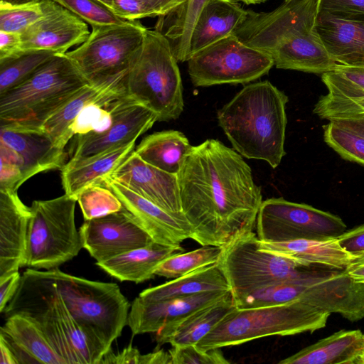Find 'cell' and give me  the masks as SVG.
<instances>
[{"instance_id": "6da1fadb", "label": "cell", "mask_w": 364, "mask_h": 364, "mask_svg": "<svg viewBox=\"0 0 364 364\" xmlns=\"http://www.w3.org/2000/svg\"><path fill=\"white\" fill-rule=\"evenodd\" d=\"M178 180L192 240L223 247L253 231L263 201L261 188L234 149L213 139L193 146Z\"/></svg>"}, {"instance_id": "7a4b0ae2", "label": "cell", "mask_w": 364, "mask_h": 364, "mask_svg": "<svg viewBox=\"0 0 364 364\" xmlns=\"http://www.w3.org/2000/svg\"><path fill=\"white\" fill-rule=\"evenodd\" d=\"M318 0H290L268 12L247 10L233 35L268 54L278 69L311 73L333 71L337 63L316 29Z\"/></svg>"}, {"instance_id": "3957f363", "label": "cell", "mask_w": 364, "mask_h": 364, "mask_svg": "<svg viewBox=\"0 0 364 364\" xmlns=\"http://www.w3.org/2000/svg\"><path fill=\"white\" fill-rule=\"evenodd\" d=\"M287 95L264 80L245 85L217 113L232 148L276 168L286 154Z\"/></svg>"}, {"instance_id": "277c9868", "label": "cell", "mask_w": 364, "mask_h": 364, "mask_svg": "<svg viewBox=\"0 0 364 364\" xmlns=\"http://www.w3.org/2000/svg\"><path fill=\"white\" fill-rule=\"evenodd\" d=\"M45 272L85 334L95 364H100L127 324L129 301L115 283L73 276L58 267Z\"/></svg>"}, {"instance_id": "5b68a950", "label": "cell", "mask_w": 364, "mask_h": 364, "mask_svg": "<svg viewBox=\"0 0 364 364\" xmlns=\"http://www.w3.org/2000/svg\"><path fill=\"white\" fill-rule=\"evenodd\" d=\"M90 83L65 54H55L31 77L0 95V128L41 130L46 121Z\"/></svg>"}, {"instance_id": "8992f818", "label": "cell", "mask_w": 364, "mask_h": 364, "mask_svg": "<svg viewBox=\"0 0 364 364\" xmlns=\"http://www.w3.org/2000/svg\"><path fill=\"white\" fill-rule=\"evenodd\" d=\"M250 308L300 301L354 322L364 318V284L345 269L312 267L302 275L256 289L246 296Z\"/></svg>"}, {"instance_id": "52a82bcc", "label": "cell", "mask_w": 364, "mask_h": 364, "mask_svg": "<svg viewBox=\"0 0 364 364\" xmlns=\"http://www.w3.org/2000/svg\"><path fill=\"white\" fill-rule=\"evenodd\" d=\"M178 62L167 38L146 28L126 74L125 90L129 97L152 110L159 122L176 119L183 111Z\"/></svg>"}, {"instance_id": "ba28073f", "label": "cell", "mask_w": 364, "mask_h": 364, "mask_svg": "<svg viewBox=\"0 0 364 364\" xmlns=\"http://www.w3.org/2000/svg\"><path fill=\"white\" fill-rule=\"evenodd\" d=\"M330 314L300 301L236 309L196 346L207 350L272 336L313 333L326 326Z\"/></svg>"}, {"instance_id": "9c48e42d", "label": "cell", "mask_w": 364, "mask_h": 364, "mask_svg": "<svg viewBox=\"0 0 364 364\" xmlns=\"http://www.w3.org/2000/svg\"><path fill=\"white\" fill-rule=\"evenodd\" d=\"M76 202L65 193L33 201L23 266L50 270L79 254L83 246L75 225Z\"/></svg>"}, {"instance_id": "30bf717a", "label": "cell", "mask_w": 364, "mask_h": 364, "mask_svg": "<svg viewBox=\"0 0 364 364\" xmlns=\"http://www.w3.org/2000/svg\"><path fill=\"white\" fill-rule=\"evenodd\" d=\"M146 28L139 20L92 26L87 39L65 54L90 84L103 82L127 72Z\"/></svg>"}, {"instance_id": "8fae6325", "label": "cell", "mask_w": 364, "mask_h": 364, "mask_svg": "<svg viewBox=\"0 0 364 364\" xmlns=\"http://www.w3.org/2000/svg\"><path fill=\"white\" fill-rule=\"evenodd\" d=\"M259 241L252 231L223 247L218 264L234 300L263 287L299 277L312 267L263 251Z\"/></svg>"}, {"instance_id": "7c38bea8", "label": "cell", "mask_w": 364, "mask_h": 364, "mask_svg": "<svg viewBox=\"0 0 364 364\" xmlns=\"http://www.w3.org/2000/svg\"><path fill=\"white\" fill-rule=\"evenodd\" d=\"M186 62L195 87L249 83L274 66L268 54L245 45L233 34L200 50Z\"/></svg>"}, {"instance_id": "4fadbf2b", "label": "cell", "mask_w": 364, "mask_h": 364, "mask_svg": "<svg viewBox=\"0 0 364 364\" xmlns=\"http://www.w3.org/2000/svg\"><path fill=\"white\" fill-rule=\"evenodd\" d=\"M255 228L259 240L269 242L338 237L346 230V224L338 216L283 198L262 201Z\"/></svg>"}, {"instance_id": "5bb4252c", "label": "cell", "mask_w": 364, "mask_h": 364, "mask_svg": "<svg viewBox=\"0 0 364 364\" xmlns=\"http://www.w3.org/2000/svg\"><path fill=\"white\" fill-rule=\"evenodd\" d=\"M79 232L83 248L97 262L154 242L124 206L119 211L85 220Z\"/></svg>"}, {"instance_id": "9a60e30c", "label": "cell", "mask_w": 364, "mask_h": 364, "mask_svg": "<svg viewBox=\"0 0 364 364\" xmlns=\"http://www.w3.org/2000/svg\"><path fill=\"white\" fill-rule=\"evenodd\" d=\"M157 121L150 109L128 97L115 110L110 127L102 132L77 135L68 164H75L112 148L132 142Z\"/></svg>"}, {"instance_id": "2e32d148", "label": "cell", "mask_w": 364, "mask_h": 364, "mask_svg": "<svg viewBox=\"0 0 364 364\" xmlns=\"http://www.w3.org/2000/svg\"><path fill=\"white\" fill-rule=\"evenodd\" d=\"M41 3L44 14L21 33V50L65 54L87 39L90 32L85 21L54 0Z\"/></svg>"}, {"instance_id": "e0dca14e", "label": "cell", "mask_w": 364, "mask_h": 364, "mask_svg": "<svg viewBox=\"0 0 364 364\" xmlns=\"http://www.w3.org/2000/svg\"><path fill=\"white\" fill-rule=\"evenodd\" d=\"M109 177L164 210L186 218L178 175L146 163L135 151Z\"/></svg>"}, {"instance_id": "ac0fdd59", "label": "cell", "mask_w": 364, "mask_h": 364, "mask_svg": "<svg viewBox=\"0 0 364 364\" xmlns=\"http://www.w3.org/2000/svg\"><path fill=\"white\" fill-rule=\"evenodd\" d=\"M100 183L117 196L154 242L179 246L183 241L191 239L192 229L186 218L164 210L109 176Z\"/></svg>"}, {"instance_id": "d6986e66", "label": "cell", "mask_w": 364, "mask_h": 364, "mask_svg": "<svg viewBox=\"0 0 364 364\" xmlns=\"http://www.w3.org/2000/svg\"><path fill=\"white\" fill-rule=\"evenodd\" d=\"M316 29L337 63L364 67V14L318 11Z\"/></svg>"}, {"instance_id": "ffe728a7", "label": "cell", "mask_w": 364, "mask_h": 364, "mask_svg": "<svg viewBox=\"0 0 364 364\" xmlns=\"http://www.w3.org/2000/svg\"><path fill=\"white\" fill-rule=\"evenodd\" d=\"M229 291H207L157 301L136 297L131 304L127 325L134 336L156 333L164 326L222 299Z\"/></svg>"}, {"instance_id": "44dd1931", "label": "cell", "mask_w": 364, "mask_h": 364, "mask_svg": "<svg viewBox=\"0 0 364 364\" xmlns=\"http://www.w3.org/2000/svg\"><path fill=\"white\" fill-rule=\"evenodd\" d=\"M31 215L17 191L0 190V279L23 267Z\"/></svg>"}, {"instance_id": "7402d4cb", "label": "cell", "mask_w": 364, "mask_h": 364, "mask_svg": "<svg viewBox=\"0 0 364 364\" xmlns=\"http://www.w3.org/2000/svg\"><path fill=\"white\" fill-rule=\"evenodd\" d=\"M0 143L19 156L22 162L23 182L32 176L55 169H62L67 154L42 130L0 128Z\"/></svg>"}, {"instance_id": "603a6c76", "label": "cell", "mask_w": 364, "mask_h": 364, "mask_svg": "<svg viewBox=\"0 0 364 364\" xmlns=\"http://www.w3.org/2000/svg\"><path fill=\"white\" fill-rule=\"evenodd\" d=\"M259 246L263 251L305 267L345 269L355 257L343 249L337 237L301 238L279 242L259 241Z\"/></svg>"}, {"instance_id": "cb8c5ba5", "label": "cell", "mask_w": 364, "mask_h": 364, "mask_svg": "<svg viewBox=\"0 0 364 364\" xmlns=\"http://www.w3.org/2000/svg\"><path fill=\"white\" fill-rule=\"evenodd\" d=\"M236 309L230 290L217 301L164 326L156 333V340L161 345L169 343L171 346L196 345Z\"/></svg>"}, {"instance_id": "d4e9b609", "label": "cell", "mask_w": 364, "mask_h": 364, "mask_svg": "<svg viewBox=\"0 0 364 364\" xmlns=\"http://www.w3.org/2000/svg\"><path fill=\"white\" fill-rule=\"evenodd\" d=\"M0 335L13 350L18 364H65L38 326L28 317L16 314L6 317Z\"/></svg>"}, {"instance_id": "484cf974", "label": "cell", "mask_w": 364, "mask_h": 364, "mask_svg": "<svg viewBox=\"0 0 364 364\" xmlns=\"http://www.w3.org/2000/svg\"><path fill=\"white\" fill-rule=\"evenodd\" d=\"M247 14V10L237 0L211 1L200 14L193 28L189 58L208 46L232 35Z\"/></svg>"}, {"instance_id": "4316f807", "label": "cell", "mask_w": 364, "mask_h": 364, "mask_svg": "<svg viewBox=\"0 0 364 364\" xmlns=\"http://www.w3.org/2000/svg\"><path fill=\"white\" fill-rule=\"evenodd\" d=\"M179 246L154 242L96 264L110 276L124 282L141 283L154 278L157 267L167 257L183 252Z\"/></svg>"}, {"instance_id": "83f0119b", "label": "cell", "mask_w": 364, "mask_h": 364, "mask_svg": "<svg viewBox=\"0 0 364 364\" xmlns=\"http://www.w3.org/2000/svg\"><path fill=\"white\" fill-rule=\"evenodd\" d=\"M136 141L112 148L80 162L66 163L61 169L65 193L77 199L83 189L100 183L134 151Z\"/></svg>"}, {"instance_id": "f1b7e54d", "label": "cell", "mask_w": 364, "mask_h": 364, "mask_svg": "<svg viewBox=\"0 0 364 364\" xmlns=\"http://www.w3.org/2000/svg\"><path fill=\"white\" fill-rule=\"evenodd\" d=\"M363 333L341 330L279 362L280 364H357Z\"/></svg>"}, {"instance_id": "f546056e", "label": "cell", "mask_w": 364, "mask_h": 364, "mask_svg": "<svg viewBox=\"0 0 364 364\" xmlns=\"http://www.w3.org/2000/svg\"><path fill=\"white\" fill-rule=\"evenodd\" d=\"M230 290L218 262L200 267L164 284L144 289L139 296L147 301H157L193 296L207 291Z\"/></svg>"}, {"instance_id": "4dcf8cb0", "label": "cell", "mask_w": 364, "mask_h": 364, "mask_svg": "<svg viewBox=\"0 0 364 364\" xmlns=\"http://www.w3.org/2000/svg\"><path fill=\"white\" fill-rule=\"evenodd\" d=\"M192 147L183 133L166 130L147 136L134 151L146 163L178 175Z\"/></svg>"}, {"instance_id": "1f68e13d", "label": "cell", "mask_w": 364, "mask_h": 364, "mask_svg": "<svg viewBox=\"0 0 364 364\" xmlns=\"http://www.w3.org/2000/svg\"><path fill=\"white\" fill-rule=\"evenodd\" d=\"M211 1L186 0L168 14L158 16L154 29L169 41L178 62L188 60L193 28L200 14Z\"/></svg>"}, {"instance_id": "d6a6232c", "label": "cell", "mask_w": 364, "mask_h": 364, "mask_svg": "<svg viewBox=\"0 0 364 364\" xmlns=\"http://www.w3.org/2000/svg\"><path fill=\"white\" fill-rule=\"evenodd\" d=\"M126 74L127 72L109 80L86 85L51 115L43 124L41 130L49 136L55 145L65 149L73 138L70 127L83 107L123 79Z\"/></svg>"}, {"instance_id": "836d02e7", "label": "cell", "mask_w": 364, "mask_h": 364, "mask_svg": "<svg viewBox=\"0 0 364 364\" xmlns=\"http://www.w3.org/2000/svg\"><path fill=\"white\" fill-rule=\"evenodd\" d=\"M55 55L46 50H21L0 59V95L27 80Z\"/></svg>"}, {"instance_id": "e575fe53", "label": "cell", "mask_w": 364, "mask_h": 364, "mask_svg": "<svg viewBox=\"0 0 364 364\" xmlns=\"http://www.w3.org/2000/svg\"><path fill=\"white\" fill-rule=\"evenodd\" d=\"M223 247L203 245L188 252L173 255L157 267L155 274L168 279H175L197 269L218 262Z\"/></svg>"}, {"instance_id": "d590c367", "label": "cell", "mask_w": 364, "mask_h": 364, "mask_svg": "<svg viewBox=\"0 0 364 364\" xmlns=\"http://www.w3.org/2000/svg\"><path fill=\"white\" fill-rule=\"evenodd\" d=\"M324 141L345 160L364 166V136L333 122L323 126Z\"/></svg>"}, {"instance_id": "8d00e7d4", "label": "cell", "mask_w": 364, "mask_h": 364, "mask_svg": "<svg viewBox=\"0 0 364 364\" xmlns=\"http://www.w3.org/2000/svg\"><path fill=\"white\" fill-rule=\"evenodd\" d=\"M85 220L100 218L123 208L117 196L107 187L99 183L83 189L77 196Z\"/></svg>"}, {"instance_id": "74e56055", "label": "cell", "mask_w": 364, "mask_h": 364, "mask_svg": "<svg viewBox=\"0 0 364 364\" xmlns=\"http://www.w3.org/2000/svg\"><path fill=\"white\" fill-rule=\"evenodd\" d=\"M321 80L328 95L341 97L364 95V67L338 64L333 71L323 73Z\"/></svg>"}, {"instance_id": "f35d334b", "label": "cell", "mask_w": 364, "mask_h": 364, "mask_svg": "<svg viewBox=\"0 0 364 364\" xmlns=\"http://www.w3.org/2000/svg\"><path fill=\"white\" fill-rule=\"evenodd\" d=\"M313 112L320 118L328 121L363 117L364 95L355 97H341L327 93L318 99Z\"/></svg>"}, {"instance_id": "ab89813d", "label": "cell", "mask_w": 364, "mask_h": 364, "mask_svg": "<svg viewBox=\"0 0 364 364\" xmlns=\"http://www.w3.org/2000/svg\"><path fill=\"white\" fill-rule=\"evenodd\" d=\"M43 14L41 1L17 6L0 4V31L21 34Z\"/></svg>"}, {"instance_id": "60d3db41", "label": "cell", "mask_w": 364, "mask_h": 364, "mask_svg": "<svg viewBox=\"0 0 364 364\" xmlns=\"http://www.w3.org/2000/svg\"><path fill=\"white\" fill-rule=\"evenodd\" d=\"M92 26L122 24L129 21L117 16L99 0H54Z\"/></svg>"}, {"instance_id": "b9f144b4", "label": "cell", "mask_w": 364, "mask_h": 364, "mask_svg": "<svg viewBox=\"0 0 364 364\" xmlns=\"http://www.w3.org/2000/svg\"><path fill=\"white\" fill-rule=\"evenodd\" d=\"M172 364H228L220 348L203 350L196 345L172 346Z\"/></svg>"}, {"instance_id": "7bdbcfd3", "label": "cell", "mask_w": 364, "mask_h": 364, "mask_svg": "<svg viewBox=\"0 0 364 364\" xmlns=\"http://www.w3.org/2000/svg\"><path fill=\"white\" fill-rule=\"evenodd\" d=\"M0 190L17 191L23 183L22 162L16 152L0 143Z\"/></svg>"}, {"instance_id": "ee69618b", "label": "cell", "mask_w": 364, "mask_h": 364, "mask_svg": "<svg viewBox=\"0 0 364 364\" xmlns=\"http://www.w3.org/2000/svg\"><path fill=\"white\" fill-rule=\"evenodd\" d=\"M111 10L117 16L125 21L156 16L147 0H112Z\"/></svg>"}, {"instance_id": "f6af8a7d", "label": "cell", "mask_w": 364, "mask_h": 364, "mask_svg": "<svg viewBox=\"0 0 364 364\" xmlns=\"http://www.w3.org/2000/svg\"><path fill=\"white\" fill-rule=\"evenodd\" d=\"M338 241L344 250L353 257L364 255V225L345 231Z\"/></svg>"}, {"instance_id": "bcb514c9", "label": "cell", "mask_w": 364, "mask_h": 364, "mask_svg": "<svg viewBox=\"0 0 364 364\" xmlns=\"http://www.w3.org/2000/svg\"><path fill=\"white\" fill-rule=\"evenodd\" d=\"M318 10L364 14V0H318Z\"/></svg>"}, {"instance_id": "7dc6e473", "label": "cell", "mask_w": 364, "mask_h": 364, "mask_svg": "<svg viewBox=\"0 0 364 364\" xmlns=\"http://www.w3.org/2000/svg\"><path fill=\"white\" fill-rule=\"evenodd\" d=\"M140 355L139 350L130 344L116 354L110 350L103 356L100 363L139 364Z\"/></svg>"}, {"instance_id": "c3c4849f", "label": "cell", "mask_w": 364, "mask_h": 364, "mask_svg": "<svg viewBox=\"0 0 364 364\" xmlns=\"http://www.w3.org/2000/svg\"><path fill=\"white\" fill-rule=\"evenodd\" d=\"M21 280L18 272L0 279V312L2 313L6 305L15 294Z\"/></svg>"}, {"instance_id": "681fc988", "label": "cell", "mask_w": 364, "mask_h": 364, "mask_svg": "<svg viewBox=\"0 0 364 364\" xmlns=\"http://www.w3.org/2000/svg\"><path fill=\"white\" fill-rule=\"evenodd\" d=\"M21 51V34L0 31V59Z\"/></svg>"}, {"instance_id": "f907efd6", "label": "cell", "mask_w": 364, "mask_h": 364, "mask_svg": "<svg viewBox=\"0 0 364 364\" xmlns=\"http://www.w3.org/2000/svg\"><path fill=\"white\" fill-rule=\"evenodd\" d=\"M139 364H172V359L169 350L156 349L152 353L141 354Z\"/></svg>"}, {"instance_id": "816d5d0a", "label": "cell", "mask_w": 364, "mask_h": 364, "mask_svg": "<svg viewBox=\"0 0 364 364\" xmlns=\"http://www.w3.org/2000/svg\"><path fill=\"white\" fill-rule=\"evenodd\" d=\"M345 271L353 281L364 284V255L354 257Z\"/></svg>"}, {"instance_id": "f5cc1de1", "label": "cell", "mask_w": 364, "mask_h": 364, "mask_svg": "<svg viewBox=\"0 0 364 364\" xmlns=\"http://www.w3.org/2000/svg\"><path fill=\"white\" fill-rule=\"evenodd\" d=\"M156 16L165 15L186 0H147Z\"/></svg>"}, {"instance_id": "db71d44e", "label": "cell", "mask_w": 364, "mask_h": 364, "mask_svg": "<svg viewBox=\"0 0 364 364\" xmlns=\"http://www.w3.org/2000/svg\"><path fill=\"white\" fill-rule=\"evenodd\" d=\"M331 122L364 136V117L358 118L337 119Z\"/></svg>"}, {"instance_id": "11a10c76", "label": "cell", "mask_w": 364, "mask_h": 364, "mask_svg": "<svg viewBox=\"0 0 364 364\" xmlns=\"http://www.w3.org/2000/svg\"><path fill=\"white\" fill-rule=\"evenodd\" d=\"M0 351V364H18V362L11 347L4 339V338L1 335Z\"/></svg>"}, {"instance_id": "9f6ffc18", "label": "cell", "mask_w": 364, "mask_h": 364, "mask_svg": "<svg viewBox=\"0 0 364 364\" xmlns=\"http://www.w3.org/2000/svg\"><path fill=\"white\" fill-rule=\"evenodd\" d=\"M43 0H0V4L1 5H24L41 2Z\"/></svg>"}, {"instance_id": "6f0895ef", "label": "cell", "mask_w": 364, "mask_h": 364, "mask_svg": "<svg viewBox=\"0 0 364 364\" xmlns=\"http://www.w3.org/2000/svg\"><path fill=\"white\" fill-rule=\"evenodd\" d=\"M357 364H364V333H363V347L360 355L357 360Z\"/></svg>"}, {"instance_id": "680465c9", "label": "cell", "mask_w": 364, "mask_h": 364, "mask_svg": "<svg viewBox=\"0 0 364 364\" xmlns=\"http://www.w3.org/2000/svg\"><path fill=\"white\" fill-rule=\"evenodd\" d=\"M245 4H257L267 1V0H240Z\"/></svg>"}, {"instance_id": "91938a15", "label": "cell", "mask_w": 364, "mask_h": 364, "mask_svg": "<svg viewBox=\"0 0 364 364\" xmlns=\"http://www.w3.org/2000/svg\"><path fill=\"white\" fill-rule=\"evenodd\" d=\"M111 9L112 0H99Z\"/></svg>"}, {"instance_id": "94428289", "label": "cell", "mask_w": 364, "mask_h": 364, "mask_svg": "<svg viewBox=\"0 0 364 364\" xmlns=\"http://www.w3.org/2000/svg\"><path fill=\"white\" fill-rule=\"evenodd\" d=\"M284 1H290V0H284Z\"/></svg>"}]
</instances>
